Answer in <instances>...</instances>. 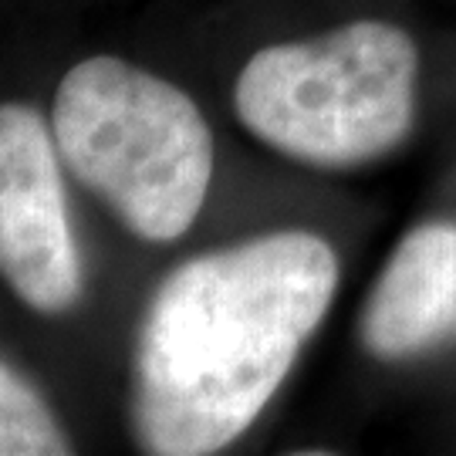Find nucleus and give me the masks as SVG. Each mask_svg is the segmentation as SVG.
Masks as SVG:
<instances>
[{
	"instance_id": "obj_2",
	"label": "nucleus",
	"mask_w": 456,
	"mask_h": 456,
	"mask_svg": "<svg viewBox=\"0 0 456 456\" xmlns=\"http://www.w3.org/2000/svg\"><path fill=\"white\" fill-rule=\"evenodd\" d=\"M58 152L88 193L149 244L193 227L210 193L213 132L180 85L122 58H85L51 105Z\"/></svg>"
},
{
	"instance_id": "obj_4",
	"label": "nucleus",
	"mask_w": 456,
	"mask_h": 456,
	"mask_svg": "<svg viewBox=\"0 0 456 456\" xmlns=\"http://www.w3.org/2000/svg\"><path fill=\"white\" fill-rule=\"evenodd\" d=\"M58 156L41 115L0 102V281L41 314H61L82 297Z\"/></svg>"
},
{
	"instance_id": "obj_5",
	"label": "nucleus",
	"mask_w": 456,
	"mask_h": 456,
	"mask_svg": "<svg viewBox=\"0 0 456 456\" xmlns=\"http://www.w3.org/2000/svg\"><path fill=\"white\" fill-rule=\"evenodd\" d=\"M456 338V227L409 230L362 311V345L382 362Z\"/></svg>"
},
{
	"instance_id": "obj_1",
	"label": "nucleus",
	"mask_w": 456,
	"mask_h": 456,
	"mask_svg": "<svg viewBox=\"0 0 456 456\" xmlns=\"http://www.w3.org/2000/svg\"><path fill=\"white\" fill-rule=\"evenodd\" d=\"M335 288L338 257L308 230L180 264L135 338L129 423L139 450L207 456L240 440L325 322Z\"/></svg>"
},
{
	"instance_id": "obj_3",
	"label": "nucleus",
	"mask_w": 456,
	"mask_h": 456,
	"mask_svg": "<svg viewBox=\"0 0 456 456\" xmlns=\"http://www.w3.org/2000/svg\"><path fill=\"white\" fill-rule=\"evenodd\" d=\"M416 85V41L386 20H352L261 48L233 85V109L264 146L318 169H352L403 146Z\"/></svg>"
},
{
	"instance_id": "obj_6",
	"label": "nucleus",
	"mask_w": 456,
	"mask_h": 456,
	"mask_svg": "<svg viewBox=\"0 0 456 456\" xmlns=\"http://www.w3.org/2000/svg\"><path fill=\"white\" fill-rule=\"evenodd\" d=\"M65 429L45 399L0 362V456H65Z\"/></svg>"
}]
</instances>
